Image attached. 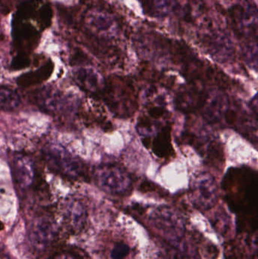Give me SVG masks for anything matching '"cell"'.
Returning <instances> with one entry per match:
<instances>
[{"instance_id":"obj_4","label":"cell","mask_w":258,"mask_h":259,"mask_svg":"<svg viewBox=\"0 0 258 259\" xmlns=\"http://www.w3.org/2000/svg\"><path fill=\"white\" fill-rule=\"evenodd\" d=\"M191 196L194 205L199 209H211L218 199V187L216 180L211 174H198L192 184Z\"/></svg>"},{"instance_id":"obj_17","label":"cell","mask_w":258,"mask_h":259,"mask_svg":"<svg viewBox=\"0 0 258 259\" xmlns=\"http://www.w3.org/2000/svg\"><path fill=\"white\" fill-rule=\"evenodd\" d=\"M0 259H9L4 246L0 243Z\"/></svg>"},{"instance_id":"obj_10","label":"cell","mask_w":258,"mask_h":259,"mask_svg":"<svg viewBox=\"0 0 258 259\" xmlns=\"http://www.w3.org/2000/svg\"><path fill=\"white\" fill-rule=\"evenodd\" d=\"M38 104L43 110L56 113L61 112L65 106V99L59 91L51 88H44L38 92Z\"/></svg>"},{"instance_id":"obj_2","label":"cell","mask_w":258,"mask_h":259,"mask_svg":"<svg viewBox=\"0 0 258 259\" xmlns=\"http://www.w3.org/2000/svg\"><path fill=\"white\" fill-rule=\"evenodd\" d=\"M94 178L98 187L109 194H125L131 188L130 175L117 164H100L95 169Z\"/></svg>"},{"instance_id":"obj_1","label":"cell","mask_w":258,"mask_h":259,"mask_svg":"<svg viewBox=\"0 0 258 259\" xmlns=\"http://www.w3.org/2000/svg\"><path fill=\"white\" fill-rule=\"evenodd\" d=\"M149 219L152 226L164 238L174 246H181L185 226L177 211L169 207H159L151 212Z\"/></svg>"},{"instance_id":"obj_15","label":"cell","mask_w":258,"mask_h":259,"mask_svg":"<svg viewBox=\"0 0 258 259\" xmlns=\"http://www.w3.org/2000/svg\"><path fill=\"white\" fill-rule=\"evenodd\" d=\"M130 252V249L127 245L120 243L116 245L112 249V258L113 259H124Z\"/></svg>"},{"instance_id":"obj_6","label":"cell","mask_w":258,"mask_h":259,"mask_svg":"<svg viewBox=\"0 0 258 259\" xmlns=\"http://www.w3.org/2000/svg\"><path fill=\"white\" fill-rule=\"evenodd\" d=\"M57 227L48 218H39L33 221L29 230V239L36 249H45L56 238Z\"/></svg>"},{"instance_id":"obj_9","label":"cell","mask_w":258,"mask_h":259,"mask_svg":"<svg viewBox=\"0 0 258 259\" xmlns=\"http://www.w3.org/2000/svg\"><path fill=\"white\" fill-rule=\"evenodd\" d=\"M229 100L221 93L211 94L206 100L204 116L212 122H219L229 110Z\"/></svg>"},{"instance_id":"obj_13","label":"cell","mask_w":258,"mask_h":259,"mask_svg":"<svg viewBox=\"0 0 258 259\" xmlns=\"http://www.w3.org/2000/svg\"><path fill=\"white\" fill-rule=\"evenodd\" d=\"M144 9L150 15L163 17L168 15L172 6L173 0H139Z\"/></svg>"},{"instance_id":"obj_3","label":"cell","mask_w":258,"mask_h":259,"mask_svg":"<svg viewBox=\"0 0 258 259\" xmlns=\"http://www.w3.org/2000/svg\"><path fill=\"white\" fill-rule=\"evenodd\" d=\"M45 158L51 168L68 177L77 178L83 173L81 161L60 145L50 144L44 150Z\"/></svg>"},{"instance_id":"obj_14","label":"cell","mask_w":258,"mask_h":259,"mask_svg":"<svg viewBox=\"0 0 258 259\" xmlns=\"http://www.w3.org/2000/svg\"><path fill=\"white\" fill-rule=\"evenodd\" d=\"M68 219L75 227H81L86 220V210L78 201H71L67 208Z\"/></svg>"},{"instance_id":"obj_8","label":"cell","mask_w":258,"mask_h":259,"mask_svg":"<svg viewBox=\"0 0 258 259\" xmlns=\"http://www.w3.org/2000/svg\"><path fill=\"white\" fill-rule=\"evenodd\" d=\"M13 175L17 184L23 189L29 188L35 179V167L33 160L24 154H16L12 161Z\"/></svg>"},{"instance_id":"obj_16","label":"cell","mask_w":258,"mask_h":259,"mask_svg":"<svg viewBox=\"0 0 258 259\" xmlns=\"http://www.w3.org/2000/svg\"><path fill=\"white\" fill-rule=\"evenodd\" d=\"M55 259H80L72 254L65 253L57 255Z\"/></svg>"},{"instance_id":"obj_5","label":"cell","mask_w":258,"mask_h":259,"mask_svg":"<svg viewBox=\"0 0 258 259\" xmlns=\"http://www.w3.org/2000/svg\"><path fill=\"white\" fill-rule=\"evenodd\" d=\"M231 17L241 35L257 39V8L252 0H244L236 5L232 9Z\"/></svg>"},{"instance_id":"obj_12","label":"cell","mask_w":258,"mask_h":259,"mask_svg":"<svg viewBox=\"0 0 258 259\" xmlns=\"http://www.w3.org/2000/svg\"><path fill=\"white\" fill-rule=\"evenodd\" d=\"M21 104L18 93L9 88H0V110L13 111Z\"/></svg>"},{"instance_id":"obj_7","label":"cell","mask_w":258,"mask_h":259,"mask_svg":"<svg viewBox=\"0 0 258 259\" xmlns=\"http://www.w3.org/2000/svg\"><path fill=\"white\" fill-rule=\"evenodd\" d=\"M86 26L94 33L104 36H112L118 31V24L114 17L106 11L92 9L85 16Z\"/></svg>"},{"instance_id":"obj_11","label":"cell","mask_w":258,"mask_h":259,"mask_svg":"<svg viewBox=\"0 0 258 259\" xmlns=\"http://www.w3.org/2000/svg\"><path fill=\"white\" fill-rule=\"evenodd\" d=\"M76 78L88 91H98L104 84L101 74L92 68H80L76 73Z\"/></svg>"}]
</instances>
